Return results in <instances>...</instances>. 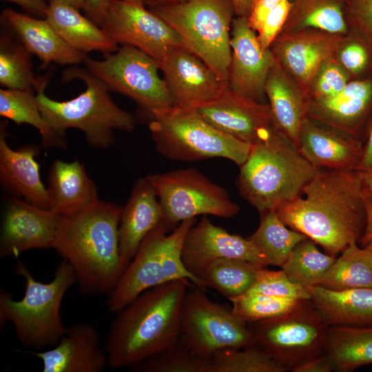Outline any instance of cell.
Segmentation results:
<instances>
[{"label":"cell","mask_w":372,"mask_h":372,"mask_svg":"<svg viewBox=\"0 0 372 372\" xmlns=\"http://www.w3.org/2000/svg\"><path fill=\"white\" fill-rule=\"evenodd\" d=\"M122 208L99 200L82 211L59 215L53 249L72 267L84 295H108L125 269L118 245Z\"/></svg>","instance_id":"2"},{"label":"cell","mask_w":372,"mask_h":372,"mask_svg":"<svg viewBox=\"0 0 372 372\" xmlns=\"http://www.w3.org/2000/svg\"><path fill=\"white\" fill-rule=\"evenodd\" d=\"M236 16L245 17H249L253 3V0H231Z\"/></svg>","instance_id":"53"},{"label":"cell","mask_w":372,"mask_h":372,"mask_svg":"<svg viewBox=\"0 0 372 372\" xmlns=\"http://www.w3.org/2000/svg\"><path fill=\"white\" fill-rule=\"evenodd\" d=\"M293 372H330L335 370L334 364L326 353L307 359L290 369Z\"/></svg>","instance_id":"47"},{"label":"cell","mask_w":372,"mask_h":372,"mask_svg":"<svg viewBox=\"0 0 372 372\" xmlns=\"http://www.w3.org/2000/svg\"><path fill=\"white\" fill-rule=\"evenodd\" d=\"M196 218L181 222L171 233L163 223L144 239L116 285L107 295V309L117 313L145 291L165 283L186 279L205 289L185 267L182 259L184 240Z\"/></svg>","instance_id":"7"},{"label":"cell","mask_w":372,"mask_h":372,"mask_svg":"<svg viewBox=\"0 0 372 372\" xmlns=\"http://www.w3.org/2000/svg\"><path fill=\"white\" fill-rule=\"evenodd\" d=\"M126 2L145 6V0H122Z\"/></svg>","instance_id":"57"},{"label":"cell","mask_w":372,"mask_h":372,"mask_svg":"<svg viewBox=\"0 0 372 372\" xmlns=\"http://www.w3.org/2000/svg\"><path fill=\"white\" fill-rule=\"evenodd\" d=\"M6 121L0 126V180L4 189L24 200L48 209L47 187L39 173L35 156L38 147L26 145L12 149L6 141Z\"/></svg>","instance_id":"24"},{"label":"cell","mask_w":372,"mask_h":372,"mask_svg":"<svg viewBox=\"0 0 372 372\" xmlns=\"http://www.w3.org/2000/svg\"><path fill=\"white\" fill-rule=\"evenodd\" d=\"M110 0H85L83 11L85 16L100 27Z\"/></svg>","instance_id":"50"},{"label":"cell","mask_w":372,"mask_h":372,"mask_svg":"<svg viewBox=\"0 0 372 372\" xmlns=\"http://www.w3.org/2000/svg\"><path fill=\"white\" fill-rule=\"evenodd\" d=\"M369 46L372 45L361 37L360 40H351L338 49L337 61L349 74H361L370 64Z\"/></svg>","instance_id":"44"},{"label":"cell","mask_w":372,"mask_h":372,"mask_svg":"<svg viewBox=\"0 0 372 372\" xmlns=\"http://www.w3.org/2000/svg\"><path fill=\"white\" fill-rule=\"evenodd\" d=\"M335 259L307 238L293 248L281 268L291 281L307 287L317 285Z\"/></svg>","instance_id":"39"},{"label":"cell","mask_w":372,"mask_h":372,"mask_svg":"<svg viewBox=\"0 0 372 372\" xmlns=\"http://www.w3.org/2000/svg\"><path fill=\"white\" fill-rule=\"evenodd\" d=\"M160 68L172 106L196 108L218 98L228 87L227 81L184 46L171 50Z\"/></svg>","instance_id":"16"},{"label":"cell","mask_w":372,"mask_h":372,"mask_svg":"<svg viewBox=\"0 0 372 372\" xmlns=\"http://www.w3.org/2000/svg\"><path fill=\"white\" fill-rule=\"evenodd\" d=\"M371 111L372 78L367 77L349 81L333 97L309 101L307 116L360 138Z\"/></svg>","instance_id":"26"},{"label":"cell","mask_w":372,"mask_h":372,"mask_svg":"<svg viewBox=\"0 0 372 372\" xmlns=\"http://www.w3.org/2000/svg\"><path fill=\"white\" fill-rule=\"evenodd\" d=\"M62 79L81 80L86 88L70 100L58 101L45 94L47 76L38 77L34 87L41 114L55 131L65 135L67 129L75 128L84 133L90 145L107 148L114 143V130L131 132L134 129V115L114 103L107 86L87 68L72 66L63 71Z\"/></svg>","instance_id":"5"},{"label":"cell","mask_w":372,"mask_h":372,"mask_svg":"<svg viewBox=\"0 0 372 372\" xmlns=\"http://www.w3.org/2000/svg\"><path fill=\"white\" fill-rule=\"evenodd\" d=\"M363 145L360 138L307 116L297 148L316 168L355 170L362 156Z\"/></svg>","instance_id":"20"},{"label":"cell","mask_w":372,"mask_h":372,"mask_svg":"<svg viewBox=\"0 0 372 372\" xmlns=\"http://www.w3.org/2000/svg\"><path fill=\"white\" fill-rule=\"evenodd\" d=\"M364 200L366 210V223L364 234L358 242L361 247H364L372 242V198L365 191Z\"/></svg>","instance_id":"52"},{"label":"cell","mask_w":372,"mask_h":372,"mask_svg":"<svg viewBox=\"0 0 372 372\" xmlns=\"http://www.w3.org/2000/svg\"><path fill=\"white\" fill-rule=\"evenodd\" d=\"M33 91L0 89V116L18 125L28 124L36 128L45 148L65 147V135L55 131L44 119Z\"/></svg>","instance_id":"32"},{"label":"cell","mask_w":372,"mask_h":372,"mask_svg":"<svg viewBox=\"0 0 372 372\" xmlns=\"http://www.w3.org/2000/svg\"><path fill=\"white\" fill-rule=\"evenodd\" d=\"M219 258H236L267 267L266 257L247 238L231 234L202 216L189 230L183 242L182 259L196 278L208 263Z\"/></svg>","instance_id":"19"},{"label":"cell","mask_w":372,"mask_h":372,"mask_svg":"<svg viewBox=\"0 0 372 372\" xmlns=\"http://www.w3.org/2000/svg\"><path fill=\"white\" fill-rule=\"evenodd\" d=\"M58 219L59 215L50 209L11 198L1 221V256L17 258L30 249L53 248Z\"/></svg>","instance_id":"18"},{"label":"cell","mask_w":372,"mask_h":372,"mask_svg":"<svg viewBox=\"0 0 372 372\" xmlns=\"http://www.w3.org/2000/svg\"><path fill=\"white\" fill-rule=\"evenodd\" d=\"M190 287L182 302L178 339L206 358L219 350L256 344L247 323L231 308L210 300L204 289Z\"/></svg>","instance_id":"11"},{"label":"cell","mask_w":372,"mask_h":372,"mask_svg":"<svg viewBox=\"0 0 372 372\" xmlns=\"http://www.w3.org/2000/svg\"><path fill=\"white\" fill-rule=\"evenodd\" d=\"M100 28L116 44L135 47L159 65L171 50L184 46L179 34L145 6L122 0H110Z\"/></svg>","instance_id":"14"},{"label":"cell","mask_w":372,"mask_h":372,"mask_svg":"<svg viewBox=\"0 0 372 372\" xmlns=\"http://www.w3.org/2000/svg\"><path fill=\"white\" fill-rule=\"evenodd\" d=\"M343 9L348 25L372 45V0H343Z\"/></svg>","instance_id":"45"},{"label":"cell","mask_w":372,"mask_h":372,"mask_svg":"<svg viewBox=\"0 0 372 372\" xmlns=\"http://www.w3.org/2000/svg\"><path fill=\"white\" fill-rule=\"evenodd\" d=\"M211 372H284L288 366L257 344L225 349L210 357Z\"/></svg>","instance_id":"38"},{"label":"cell","mask_w":372,"mask_h":372,"mask_svg":"<svg viewBox=\"0 0 372 372\" xmlns=\"http://www.w3.org/2000/svg\"><path fill=\"white\" fill-rule=\"evenodd\" d=\"M260 214L259 226L247 238L266 257L269 265L281 267L293 248L307 237L287 227L275 209Z\"/></svg>","instance_id":"36"},{"label":"cell","mask_w":372,"mask_h":372,"mask_svg":"<svg viewBox=\"0 0 372 372\" xmlns=\"http://www.w3.org/2000/svg\"><path fill=\"white\" fill-rule=\"evenodd\" d=\"M1 21L31 54L41 60L43 67L50 63L77 65L83 63L86 54L69 45L45 19H38L6 8L1 12Z\"/></svg>","instance_id":"25"},{"label":"cell","mask_w":372,"mask_h":372,"mask_svg":"<svg viewBox=\"0 0 372 372\" xmlns=\"http://www.w3.org/2000/svg\"><path fill=\"white\" fill-rule=\"evenodd\" d=\"M317 285L333 290L372 287V256L368 247L349 245Z\"/></svg>","instance_id":"34"},{"label":"cell","mask_w":372,"mask_h":372,"mask_svg":"<svg viewBox=\"0 0 372 372\" xmlns=\"http://www.w3.org/2000/svg\"><path fill=\"white\" fill-rule=\"evenodd\" d=\"M196 109L219 131L251 145L272 125L268 103L245 97L229 85L218 98Z\"/></svg>","instance_id":"21"},{"label":"cell","mask_w":372,"mask_h":372,"mask_svg":"<svg viewBox=\"0 0 372 372\" xmlns=\"http://www.w3.org/2000/svg\"><path fill=\"white\" fill-rule=\"evenodd\" d=\"M248 291L300 300H310L311 298L307 287L291 281L282 269L272 271L265 267L258 270L255 280Z\"/></svg>","instance_id":"42"},{"label":"cell","mask_w":372,"mask_h":372,"mask_svg":"<svg viewBox=\"0 0 372 372\" xmlns=\"http://www.w3.org/2000/svg\"><path fill=\"white\" fill-rule=\"evenodd\" d=\"M101 60L87 55L83 63L110 91L133 100L149 114L172 106L167 85L156 61L139 49L124 45Z\"/></svg>","instance_id":"12"},{"label":"cell","mask_w":372,"mask_h":372,"mask_svg":"<svg viewBox=\"0 0 372 372\" xmlns=\"http://www.w3.org/2000/svg\"><path fill=\"white\" fill-rule=\"evenodd\" d=\"M363 153L356 171H372V111L367 119L365 140L363 141Z\"/></svg>","instance_id":"49"},{"label":"cell","mask_w":372,"mask_h":372,"mask_svg":"<svg viewBox=\"0 0 372 372\" xmlns=\"http://www.w3.org/2000/svg\"><path fill=\"white\" fill-rule=\"evenodd\" d=\"M282 0H253L251 12L247 17L249 25L256 32L260 28L269 12Z\"/></svg>","instance_id":"48"},{"label":"cell","mask_w":372,"mask_h":372,"mask_svg":"<svg viewBox=\"0 0 372 372\" xmlns=\"http://www.w3.org/2000/svg\"><path fill=\"white\" fill-rule=\"evenodd\" d=\"M147 8L179 34L187 50L227 81L236 16L231 0H183Z\"/></svg>","instance_id":"9"},{"label":"cell","mask_w":372,"mask_h":372,"mask_svg":"<svg viewBox=\"0 0 372 372\" xmlns=\"http://www.w3.org/2000/svg\"><path fill=\"white\" fill-rule=\"evenodd\" d=\"M292 2L282 32L314 29L338 35L348 32L343 0H293Z\"/></svg>","instance_id":"33"},{"label":"cell","mask_w":372,"mask_h":372,"mask_svg":"<svg viewBox=\"0 0 372 372\" xmlns=\"http://www.w3.org/2000/svg\"><path fill=\"white\" fill-rule=\"evenodd\" d=\"M14 34V33H13ZM30 53L14 34L0 39V83L8 89L34 90L37 82L32 69Z\"/></svg>","instance_id":"37"},{"label":"cell","mask_w":372,"mask_h":372,"mask_svg":"<svg viewBox=\"0 0 372 372\" xmlns=\"http://www.w3.org/2000/svg\"><path fill=\"white\" fill-rule=\"evenodd\" d=\"M341 36L314 29L282 32L270 50L276 61L307 92L322 63L338 52Z\"/></svg>","instance_id":"17"},{"label":"cell","mask_w":372,"mask_h":372,"mask_svg":"<svg viewBox=\"0 0 372 372\" xmlns=\"http://www.w3.org/2000/svg\"><path fill=\"white\" fill-rule=\"evenodd\" d=\"M256 32L247 18L236 16L233 19L227 83L238 94L266 103L265 84L276 59L270 48L261 46Z\"/></svg>","instance_id":"15"},{"label":"cell","mask_w":372,"mask_h":372,"mask_svg":"<svg viewBox=\"0 0 372 372\" xmlns=\"http://www.w3.org/2000/svg\"><path fill=\"white\" fill-rule=\"evenodd\" d=\"M271 125L298 147L300 130L307 116L309 98L293 84L276 61L265 84Z\"/></svg>","instance_id":"27"},{"label":"cell","mask_w":372,"mask_h":372,"mask_svg":"<svg viewBox=\"0 0 372 372\" xmlns=\"http://www.w3.org/2000/svg\"><path fill=\"white\" fill-rule=\"evenodd\" d=\"M325 353L342 372L371 364L372 326L328 327Z\"/></svg>","instance_id":"31"},{"label":"cell","mask_w":372,"mask_h":372,"mask_svg":"<svg viewBox=\"0 0 372 372\" xmlns=\"http://www.w3.org/2000/svg\"><path fill=\"white\" fill-rule=\"evenodd\" d=\"M366 193L372 198V171L359 172Z\"/></svg>","instance_id":"54"},{"label":"cell","mask_w":372,"mask_h":372,"mask_svg":"<svg viewBox=\"0 0 372 372\" xmlns=\"http://www.w3.org/2000/svg\"><path fill=\"white\" fill-rule=\"evenodd\" d=\"M77 10L83 9L85 0H63Z\"/></svg>","instance_id":"56"},{"label":"cell","mask_w":372,"mask_h":372,"mask_svg":"<svg viewBox=\"0 0 372 372\" xmlns=\"http://www.w3.org/2000/svg\"><path fill=\"white\" fill-rule=\"evenodd\" d=\"M48 209L58 215L85 209L99 201L96 185L77 161H54L50 168Z\"/></svg>","instance_id":"28"},{"label":"cell","mask_w":372,"mask_h":372,"mask_svg":"<svg viewBox=\"0 0 372 372\" xmlns=\"http://www.w3.org/2000/svg\"><path fill=\"white\" fill-rule=\"evenodd\" d=\"M150 115L148 126L156 148L169 159L223 158L240 166L250 152L251 144L219 131L196 108L171 106L156 110Z\"/></svg>","instance_id":"8"},{"label":"cell","mask_w":372,"mask_h":372,"mask_svg":"<svg viewBox=\"0 0 372 372\" xmlns=\"http://www.w3.org/2000/svg\"><path fill=\"white\" fill-rule=\"evenodd\" d=\"M181 1L183 0H145V6L148 8L174 3Z\"/></svg>","instance_id":"55"},{"label":"cell","mask_w":372,"mask_h":372,"mask_svg":"<svg viewBox=\"0 0 372 372\" xmlns=\"http://www.w3.org/2000/svg\"><path fill=\"white\" fill-rule=\"evenodd\" d=\"M229 300L231 303L232 312L246 323L282 316L307 301L278 298L249 291Z\"/></svg>","instance_id":"41"},{"label":"cell","mask_w":372,"mask_h":372,"mask_svg":"<svg viewBox=\"0 0 372 372\" xmlns=\"http://www.w3.org/2000/svg\"><path fill=\"white\" fill-rule=\"evenodd\" d=\"M17 4L33 17L45 18L48 2L45 0H3Z\"/></svg>","instance_id":"51"},{"label":"cell","mask_w":372,"mask_h":372,"mask_svg":"<svg viewBox=\"0 0 372 372\" xmlns=\"http://www.w3.org/2000/svg\"><path fill=\"white\" fill-rule=\"evenodd\" d=\"M289 228L336 257L358 244L366 223L364 190L358 171L319 168L296 198L276 209Z\"/></svg>","instance_id":"1"},{"label":"cell","mask_w":372,"mask_h":372,"mask_svg":"<svg viewBox=\"0 0 372 372\" xmlns=\"http://www.w3.org/2000/svg\"><path fill=\"white\" fill-rule=\"evenodd\" d=\"M262 267L236 258H219L205 266L197 275L204 287L214 289L228 300L247 292Z\"/></svg>","instance_id":"35"},{"label":"cell","mask_w":372,"mask_h":372,"mask_svg":"<svg viewBox=\"0 0 372 372\" xmlns=\"http://www.w3.org/2000/svg\"><path fill=\"white\" fill-rule=\"evenodd\" d=\"M311 303L328 327L372 326V287L333 290L307 287Z\"/></svg>","instance_id":"29"},{"label":"cell","mask_w":372,"mask_h":372,"mask_svg":"<svg viewBox=\"0 0 372 372\" xmlns=\"http://www.w3.org/2000/svg\"><path fill=\"white\" fill-rule=\"evenodd\" d=\"M44 19L69 45L82 53L99 51L105 56L119 48L99 26L63 0H49Z\"/></svg>","instance_id":"30"},{"label":"cell","mask_w":372,"mask_h":372,"mask_svg":"<svg viewBox=\"0 0 372 372\" xmlns=\"http://www.w3.org/2000/svg\"><path fill=\"white\" fill-rule=\"evenodd\" d=\"M349 73L333 58L322 63L313 76L309 101L329 99L340 92L349 82Z\"/></svg>","instance_id":"43"},{"label":"cell","mask_w":372,"mask_h":372,"mask_svg":"<svg viewBox=\"0 0 372 372\" xmlns=\"http://www.w3.org/2000/svg\"><path fill=\"white\" fill-rule=\"evenodd\" d=\"M240 167L239 193L260 213L298 197L318 169L272 125L251 145Z\"/></svg>","instance_id":"4"},{"label":"cell","mask_w":372,"mask_h":372,"mask_svg":"<svg viewBox=\"0 0 372 372\" xmlns=\"http://www.w3.org/2000/svg\"><path fill=\"white\" fill-rule=\"evenodd\" d=\"M163 219L161 205L150 183L146 177L137 180L122 208L118 224L119 252L125 269L144 239Z\"/></svg>","instance_id":"23"},{"label":"cell","mask_w":372,"mask_h":372,"mask_svg":"<svg viewBox=\"0 0 372 372\" xmlns=\"http://www.w3.org/2000/svg\"><path fill=\"white\" fill-rule=\"evenodd\" d=\"M152 186L169 230L199 215L229 218L240 207L228 192L195 168L180 169L145 176Z\"/></svg>","instance_id":"10"},{"label":"cell","mask_w":372,"mask_h":372,"mask_svg":"<svg viewBox=\"0 0 372 372\" xmlns=\"http://www.w3.org/2000/svg\"><path fill=\"white\" fill-rule=\"evenodd\" d=\"M292 6L291 0H282L266 16L257 31V38L264 49L270 48L274 40L282 32Z\"/></svg>","instance_id":"46"},{"label":"cell","mask_w":372,"mask_h":372,"mask_svg":"<svg viewBox=\"0 0 372 372\" xmlns=\"http://www.w3.org/2000/svg\"><path fill=\"white\" fill-rule=\"evenodd\" d=\"M192 284L179 279L155 287L116 313L104 344L107 366L131 368L174 344L182 302Z\"/></svg>","instance_id":"3"},{"label":"cell","mask_w":372,"mask_h":372,"mask_svg":"<svg viewBox=\"0 0 372 372\" xmlns=\"http://www.w3.org/2000/svg\"><path fill=\"white\" fill-rule=\"evenodd\" d=\"M15 273L25 282L24 296L14 300L4 289L0 291L1 329L11 323L21 344L41 350L53 347L65 334L61 305L67 291L76 282L72 267L65 260L57 266L48 283L37 280L26 266L17 261Z\"/></svg>","instance_id":"6"},{"label":"cell","mask_w":372,"mask_h":372,"mask_svg":"<svg viewBox=\"0 0 372 372\" xmlns=\"http://www.w3.org/2000/svg\"><path fill=\"white\" fill-rule=\"evenodd\" d=\"M308 301L282 316L249 323L256 344L289 369L325 352L328 326Z\"/></svg>","instance_id":"13"},{"label":"cell","mask_w":372,"mask_h":372,"mask_svg":"<svg viewBox=\"0 0 372 372\" xmlns=\"http://www.w3.org/2000/svg\"><path fill=\"white\" fill-rule=\"evenodd\" d=\"M30 353L42 361L43 372H101L107 366L99 332L88 323L67 327L56 345Z\"/></svg>","instance_id":"22"},{"label":"cell","mask_w":372,"mask_h":372,"mask_svg":"<svg viewBox=\"0 0 372 372\" xmlns=\"http://www.w3.org/2000/svg\"><path fill=\"white\" fill-rule=\"evenodd\" d=\"M130 369L133 372H211L210 358L198 353L178 339Z\"/></svg>","instance_id":"40"},{"label":"cell","mask_w":372,"mask_h":372,"mask_svg":"<svg viewBox=\"0 0 372 372\" xmlns=\"http://www.w3.org/2000/svg\"><path fill=\"white\" fill-rule=\"evenodd\" d=\"M365 246L368 247V249H369V251H370V252L371 254V256H372V242L369 243Z\"/></svg>","instance_id":"58"}]
</instances>
